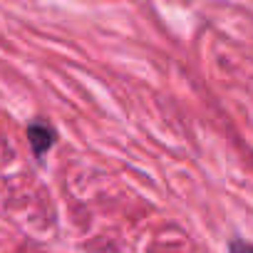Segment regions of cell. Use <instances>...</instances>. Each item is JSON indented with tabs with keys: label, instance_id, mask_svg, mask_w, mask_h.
<instances>
[{
	"label": "cell",
	"instance_id": "7a4b0ae2",
	"mask_svg": "<svg viewBox=\"0 0 253 253\" xmlns=\"http://www.w3.org/2000/svg\"><path fill=\"white\" fill-rule=\"evenodd\" d=\"M228 253H253V246L246 243V241H241V238H236V241H231Z\"/></svg>",
	"mask_w": 253,
	"mask_h": 253
},
{
	"label": "cell",
	"instance_id": "6da1fadb",
	"mask_svg": "<svg viewBox=\"0 0 253 253\" xmlns=\"http://www.w3.org/2000/svg\"><path fill=\"white\" fill-rule=\"evenodd\" d=\"M28 137H30V144H33L35 154H45V152L52 147V142H55V132L50 129L47 124H42V122H38V124H30Z\"/></svg>",
	"mask_w": 253,
	"mask_h": 253
}]
</instances>
